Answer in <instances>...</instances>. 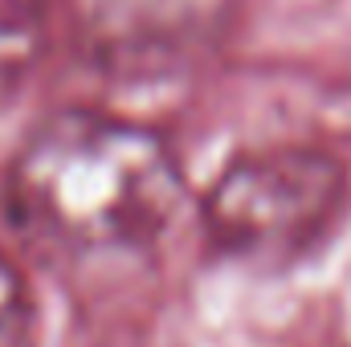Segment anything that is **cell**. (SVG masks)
Returning <instances> with one entry per match:
<instances>
[{"instance_id":"cell-1","label":"cell","mask_w":351,"mask_h":347,"mask_svg":"<svg viewBox=\"0 0 351 347\" xmlns=\"http://www.w3.org/2000/svg\"><path fill=\"white\" fill-rule=\"evenodd\" d=\"M21 237L66 254L147 250L172 229L184 176L164 135L143 123L66 110L16 152L4 184Z\"/></svg>"},{"instance_id":"cell-2","label":"cell","mask_w":351,"mask_h":347,"mask_svg":"<svg viewBox=\"0 0 351 347\" xmlns=\"http://www.w3.org/2000/svg\"><path fill=\"white\" fill-rule=\"evenodd\" d=\"M348 204V168L319 147H265L233 160L200 204L208 241L250 265L315 254Z\"/></svg>"},{"instance_id":"cell-3","label":"cell","mask_w":351,"mask_h":347,"mask_svg":"<svg viewBox=\"0 0 351 347\" xmlns=\"http://www.w3.org/2000/svg\"><path fill=\"white\" fill-rule=\"evenodd\" d=\"M62 0H0V78L25 70L49 41Z\"/></svg>"},{"instance_id":"cell-4","label":"cell","mask_w":351,"mask_h":347,"mask_svg":"<svg viewBox=\"0 0 351 347\" xmlns=\"http://www.w3.org/2000/svg\"><path fill=\"white\" fill-rule=\"evenodd\" d=\"M37 335V298L25 274L0 258V347H33Z\"/></svg>"}]
</instances>
